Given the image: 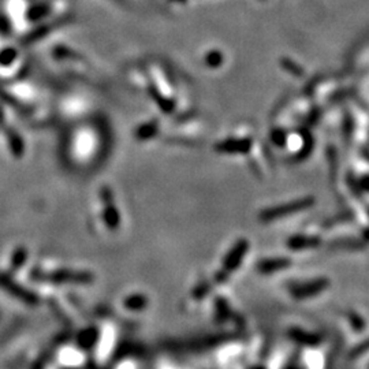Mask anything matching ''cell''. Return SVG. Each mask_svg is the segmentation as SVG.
I'll use <instances>...</instances> for the list:
<instances>
[{"instance_id": "cell-9", "label": "cell", "mask_w": 369, "mask_h": 369, "mask_svg": "<svg viewBox=\"0 0 369 369\" xmlns=\"http://www.w3.org/2000/svg\"><path fill=\"white\" fill-rule=\"evenodd\" d=\"M290 335H291V338H293L295 342L302 343V345H316V343H318V341H320L317 335L308 334V332L302 331V329H293V331L290 332Z\"/></svg>"}, {"instance_id": "cell-8", "label": "cell", "mask_w": 369, "mask_h": 369, "mask_svg": "<svg viewBox=\"0 0 369 369\" xmlns=\"http://www.w3.org/2000/svg\"><path fill=\"white\" fill-rule=\"evenodd\" d=\"M320 244V241L316 237H293L289 241V246L294 250L307 249V248H315Z\"/></svg>"}, {"instance_id": "cell-10", "label": "cell", "mask_w": 369, "mask_h": 369, "mask_svg": "<svg viewBox=\"0 0 369 369\" xmlns=\"http://www.w3.org/2000/svg\"><path fill=\"white\" fill-rule=\"evenodd\" d=\"M7 138H8V144H10L12 154L15 156H21L23 154V141L21 140V137L12 129H7Z\"/></svg>"}, {"instance_id": "cell-12", "label": "cell", "mask_w": 369, "mask_h": 369, "mask_svg": "<svg viewBox=\"0 0 369 369\" xmlns=\"http://www.w3.org/2000/svg\"><path fill=\"white\" fill-rule=\"evenodd\" d=\"M125 305L130 309H140L145 305V300L142 298L141 295H133L129 300H126Z\"/></svg>"}, {"instance_id": "cell-11", "label": "cell", "mask_w": 369, "mask_h": 369, "mask_svg": "<svg viewBox=\"0 0 369 369\" xmlns=\"http://www.w3.org/2000/svg\"><path fill=\"white\" fill-rule=\"evenodd\" d=\"M25 262H26V250L23 249V248H18V249L14 252V255H12L11 267L19 268Z\"/></svg>"}, {"instance_id": "cell-1", "label": "cell", "mask_w": 369, "mask_h": 369, "mask_svg": "<svg viewBox=\"0 0 369 369\" xmlns=\"http://www.w3.org/2000/svg\"><path fill=\"white\" fill-rule=\"evenodd\" d=\"M313 204H315V199L313 197H304V199L294 200V201H290L287 204H282L279 205V207L264 210L262 212V215H260V219L264 221L283 219L286 216L293 215V213H297V212H301L304 210H308Z\"/></svg>"}, {"instance_id": "cell-6", "label": "cell", "mask_w": 369, "mask_h": 369, "mask_svg": "<svg viewBox=\"0 0 369 369\" xmlns=\"http://www.w3.org/2000/svg\"><path fill=\"white\" fill-rule=\"evenodd\" d=\"M290 260L289 259H267L263 260L257 264L259 271L263 273H272L276 271H280L283 268L289 267Z\"/></svg>"}, {"instance_id": "cell-13", "label": "cell", "mask_w": 369, "mask_h": 369, "mask_svg": "<svg viewBox=\"0 0 369 369\" xmlns=\"http://www.w3.org/2000/svg\"><path fill=\"white\" fill-rule=\"evenodd\" d=\"M369 352V338L368 339H365L364 342H361L358 346H356V349L352 352V357H360V356H363L365 353Z\"/></svg>"}, {"instance_id": "cell-5", "label": "cell", "mask_w": 369, "mask_h": 369, "mask_svg": "<svg viewBox=\"0 0 369 369\" xmlns=\"http://www.w3.org/2000/svg\"><path fill=\"white\" fill-rule=\"evenodd\" d=\"M246 250H248V242L246 241H242V242H239L233 250H231V253L227 256V259H226V262H224V268H223V271L220 273V278H224V273L231 272L234 268L238 267V264L241 263V259H242V256L246 253Z\"/></svg>"}, {"instance_id": "cell-2", "label": "cell", "mask_w": 369, "mask_h": 369, "mask_svg": "<svg viewBox=\"0 0 369 369\" xmlns=\"http://www.w3.org/2000/svg\"><path fill=\"white\" fill-rule=\"evenodd\" d=\"M328 279H315V280H311L309 283L297 284L294 287H291V294L294 295L295 298H300V300L311 298V297H315V295L320 294L321 291H324L328 287Z\"/></svg>"}, {"instance_id": "cell-4", "label": "cell", "mask_w": 369, "mask_h": 369, "mask_svg": "<svg viewBox=\"0 0 369 369\" xmlns=\"http://www.w3.org/2000/svg\"><path fill=\"white\" fill-rule=\"evenodd\" d=\"M40 279H48L52 282H64V283H92L91 273L88 272H75V271H57L51 275H44V276H39Z\"/></svg>"}, {"instance_id": "cell-3", "label": "cell", "mask_w": 369, "mask_h": 369, "mask_svg": "<svg viewBox=\"0 0 369 369\" xmlns=\"http://www.w3.org/2000/svg\"><path fill=\"white\" fill-rule=\"evenodd\" d=\"M0 286L3 287V289H6L7 291H10V294L15 295L17 298L19 300H22V301L28 302L30 305H34V304H37V297L32 293V291H29L22 286H19L18 283H15L14 280H12L10 276H7L4 273H0Z\"/></svg>"}, {"instance_id": "cell-7", "label": "cell", "mask_w": 369, "mask_h": 369, "mask_svg": "<svg viewBox=\"0 0 369 369\" xmlns=\"http://www.w3.org/2000/svg\"><path fill=\"white\" fill-rule=\"evenodd\" d=\"M250 147V141L248 140H238V141H227L217 145L219 152H228V154H235V152H245Z\"/></svg>"}]
</instances>
